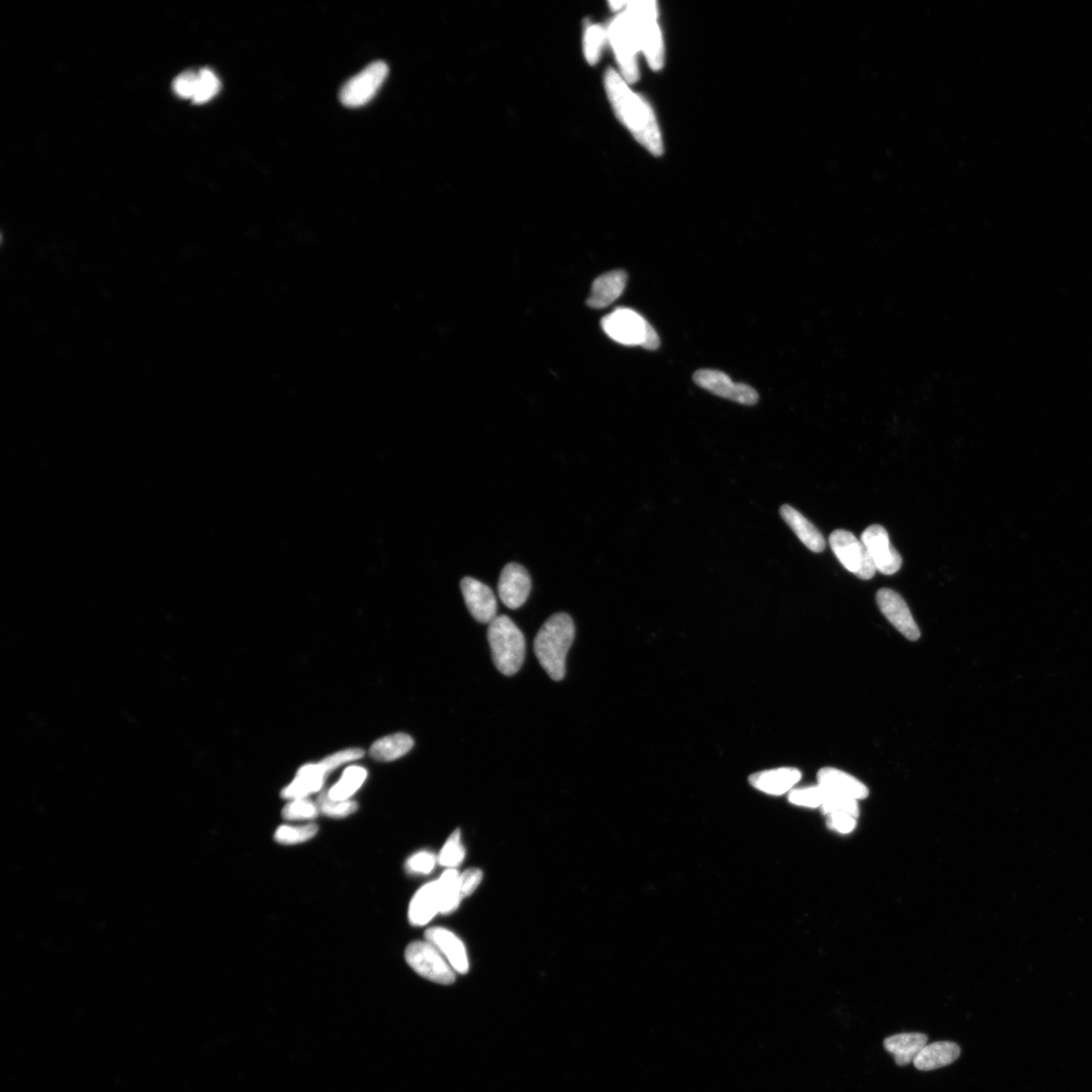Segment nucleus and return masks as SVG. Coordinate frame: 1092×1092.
Here are the masks:
<instances>
[{
  "mask_svg": "<svg viewBox=\"0 0 1092 1092\" xmlns=\"http://www.w3.org/2000/svg\"><path fill=\"white\" fill-rule=\"evenodd\" d=\"M606 91L617 117L633 133L636 140L654 155L663 153V141L654 112L643 99L629 90L625 78L615 70H608Z\"/></svg>",
  "mask_w": 1092,
  "mask_h": 1092,
  "instance_id": "nucleus-1",
  "label": "nucleus"
},
{
  "mask_svg": "<svg viewBox=\"0 0 1092 1092\" xmlns=\"http://www.w3.org/2000/svg\"><path fill=\"white\" fill-rule=\"evenodd\" d=\"M574 621L566 614L550 616L539 629L535 641V653L541 667L554 681L566 676V654L574 643Z\"/></svg>",
  "mask_w": 1092,
  "mask_h": 1092,
  "instance_id": "nucleus-2",
  "label": "nucleus"
},
{
  "mask_svg": "<svg viewBox=\"0 0 1092 1092\" xmlns=\"http://www.w3.org/2000/svg\"><path fill=\"white\" fill-rule=\"evenodd\" d=\"M493 662L505 676L519 672L526 659V638L521 630L506 615L497 616L487 628Z\"/></svg>",
  "mask_w": 1092,
  "mask_h": 1092,
  "instance_id": "nucleus-3",
  "label": "nucleus"
},
{
  "mask_svg": "<svg viewBox=\"0 0 1092 1092\" xmlns=\"http://www.w3.org/2000/svg\"><path fill=\"white\" fill-rule=\"evenodd\" d=\"M625 15L635 32L641 49L654 70L664 65V45L658 25V8L654 2L627 3Z\"/></svg>",
  "mask_w": 1092,
  "mask_h": 1092,
  "instance_id": "nucleus-4",
  "label": "nucleus"
},
{
  "mask_svg": "<svg viewBox=\"0 0 1092 1092\" xmlns=\"http://www.w3.org/2000/svg\"><path fill=\"white\" fill-rule=\"evenodd\" d=\"M363 753L360 749H348L336 753L318 763H309L301 767L295 780L282 790V797L296 801L320 792L328 774L345 762L362 758Z\"/></svg>",
  "mask_w": 1092,
  "mask_h": 1092,
  "instance_id": "nucleus-5",
  "label": "nucleus"
},
{
  "mask_svg": "<svg viewBox=\"0 0 1092 1092\" xmlns=\"http://www.w3.org/2000/svg\"><path fill=\"white\" fill-rule=\"evenodd\" d=\"M832 552L846 569L862 580H871L876 567L862 541L851 532L834 530L830 536Z\"/></svg>",
  "mask_w": 1092,
  "mask_h": 1092,
  "instance_id": "nucleus-6",
  "label": "nucleus"
},
{
  "mask_svg": "<svg viewBox=\"0 0 1092 1092\" xmlns=\"http://www.w3.org/2000/svg\"><path fill=\"white\" fill-rule=\"evenodd\" d=\"M406 960L422 978L443 985L456 981V974L441 953L429 942H414L406 949Z\"/></svg>",
  "mask_w": 1092,
  "mask_h": 1092,
  "instance_id": "nucleus-7",
  "label": "nucleus"
},
{
  "mask_svg": "<svg viewBox=\"0 0 1092 1092\" xmlns=\"http://www.w3.org/2000/svg\"><path fill=\"white\" fill-rule=\"evenodd\" d=\"M612 46H614L621 74L627 84L635 83L638 79L637 53L638 43L635 32L626 15H619L612 22L607 31Z\"/></svg>",
  "mask_w": 1092,
  "mask_h": 1092,
  "instance_id": "nucleus-8",
  "label": "nucleus"
},
{
  "mask_svg": "<svg viewBox=\"0 0 1092 1092\" xmlns=\"http://www.w3.org/2000/svg\"><path fill=\"white\" fill-rule=\"evenodd\" d=\"M388 74L385 62L377 61L369 64L343 85L341 103L349 108H359L369 103L385 83Z\"/></svg>",
  "mask_w": 1092,
  "mask_h": 1092,
  "instance_id": "nucleus-9",
  "label": "nucleus"
},
{
  "mask_svg": "<svg viewBox=\"0 0 1092 1092\" xmlns=\"http://www.w3.org/2000/svg\"><path fill=\"white\" fill-rule=\"evenodd\" d=\"M650 325L643 316L627 308L616 309L601 321L602 330L611 339L627 346H642Z\"/></svg>",
  "mask_w": 1092,
  "mask_h": 1092,
  "instance_id": "nucleus-10",
  "label": "nucleus"
},
{
  "mask_svg": "<svg viewBox=\"0 0 1092 1092\" xmlns=\"http://www.w3.org/2000/svg\"><path fill=\"white\" fill-rule=\"evenodd\" d=\"M694 383L718 397L742 405L753 406L759 401L757 390L744 384H735L723 371L700 369L695 372Z\"/></svg>",
  "mask_w": 1092,
  "mask_h": 1092,
  "instance_id": "nucleus-11",
  "label": "nucleus"
},
{
  "mask_svg": "<svg viewBox=\"0 0 1092 1092\" xmlns=\"http://www.w3.org/2000/svg\"><path fill=\"white\" fill-rule=\"evenodd\" d=\"M861 541L866 546L871 556L876 571L890 576L901 569L902 557L891 543L890 535L881 526H871L866 528Z\"/></svg>",
  "mask_w": 1092,
  "mask_h": 1092,
  "instance_id": "nucleus-12",
  "label": "nucleus"
},
{
  "mask_svg": "<svg viewBox=\"0 0 1092 1092\" xmlns=\"http://www.w3.org/2000/svg\"><path fill=\"white\" fill-rule=\"evenodd\" d=\"M876 601L883 615L904 637L912 642L918 641L920 637V630L912 617L907 602L899 593L886 588L879 590L876 594Z\"/></svg>",
  "mask_w": 1092,
  "mask_h": 1092,
  "instance_id": "nucleus-13",
  "label": "nucleus"
},
{
  "mask_svg": "<svg viewBox=\"0 0 1092 1092\" xmlns=\"http://www.w3.org/2000/svg\"><path fill=\"white\" fill-rule=\"evenodd\" d=\"M531 579L526 567L511 563L506 566L498 583V593L504 605L518 609L529 597Z\"/></svg>",
  "mask_w": 1092,
  "mask_h": 1092,
  "instance_id": "nucleus-14",
  "label": "nucleus"
},
{
  "mask_svg": "<svg viewBox=\"0 0 1092 1092\" xmlns=\"http://www.w3.org/2000/svg\"><path fill=\"white\" fill-rule=\"evenodd\" d=\"M470 615L481 624H491L497 617V600L489 585L466 576L460 583Z\"/></svg>",
  "mask_w": 1092,
  "mask_h": 1092,
  "instance_id": "nucleus-15",
  "label": "nucleus"
},
{
  "mask_svg": "<svg viewBox=\"0 0 1092 1092\" xmlns=\"http://www.w3.org/2000/svg\"><path fill=\"white\" fill-rule=\"evenodd\" d=\"M428 942L447 957L448 963L457 972L466 974L468 971V960L463 942L454 933L447 929L432 928L425 933Z\"/></svg>",
  "mask_w": 1092,
  "mask_h": 1092,
  "instance_id": "nucleus-16",
  "label": "nucleus"
},
{
  "mask_svg": "<svg viewBox=\"0 0 1092 1092\" xmlns=\"http://www.w3.org/2000/svg\"><path fill=\"white\" fill-rule=\"evenodd\" d=\"M819 785L825 792L861 801L869 795L867 786L845 772L834 768H823L819 772Z\"/></svg>",
  "mask_w": 1092,
  "mask_h": 1092,
  "instance_id": "nucleus-17",
  "label": "nucleus"
},
{
  "mask_svg": "<svg viewBox=\"0 0 1092 1092\" xmlns=\"http://www.w3.org/2000/svg\"><path fill=\"white\" fill-rule=\"evenodd\" d=\"M627 282V274L624 271H614L604 273L593 282L587 305L593 309H603L624 294Z\"/></svg>",
  "mask_w": 1092,
  "mask_h": 1092,
  "instance_id": "nucleus-18",
  "label": "nucleus"
},
{
  "mask_svg": "<svg viewBox=\"0 0 1092 1092\" xmlns=\"http://www.w3.org/2000/svg\"><path fill=\"white\" fill-rule=\"evenodd\" d=\"M802 779L801 771L794 768H780L759 772L750 778L753 787L770 795H782Z\"/></svg>",
  "mask_w": 1092,
  "mask_h": 1092,
  "instance_id": "nucleus-19",
  "label": "nucleus"
},
{
  "mask_svg": "<svg viewBox=\"0 0 1092 1092\" xmlns=\"http://www.w3.org/2000/svg\"><path fill=\"white\" fill-rule=\"evenodd\" d=\"M780 515L808 549L816 554L823 552L825 540L821 532L810 520L805 518L801 512H798L792 506L783 505L780 508Z\"/></svg>",
  "mask_w": 1092,
  "mask_h": 1092,
  "instance_id": "nucleus-20",
  "label": "nucleus"
},
{
  "mask_svg": "<svg viewBox=\"0 0 1092 1092\" xmlns=\"http://www.w3.org/2000/svg\"><path fill=\"white\" fill-rule=\"evenodd\" d=\"M928 1044V1037L920 1033H905L888 1037L884 1040V1048L893 1055L899 1067H907L913 1063L920 1052Z\"/></svg>",
  "mask_w": 1092,
  "mask_h": 1092,
  "instance_id": "nucleus-21",
  "label": "nucleus"
},
{
  "mask_svg": "<svg viewBox=\"0 0 1092 1092\" xmlns=\"http://www.w3.org/2000/svg\"><path fill=\"white\" fill-rule=\"evenodd\" d=\"M960 1054V1047L956 1043L935 1042L923 1047L913 1064L921 1071L936 1070L954 1063Z\"/></svg>",
  "mask_w": 1092,
  "mask_h": 1092,
  "instance_id": "nucleus-22",
  "label": "nucleus"
},
{
  "mask_svg": "<svg viewBox=\"0 0 1092 1092\" xmlns=\"http://www.w3.org/2000/svg\"><path fill=\"white\" fill-rule=\"evenodd\" d=\"M439 912L438 884L433 881L415 894L409 908V920L414 926H424Z\"/></svg>",
  "mask_w": 1092,
  "mask_h": 1092,
  "instance_id": "nucleus-23",
  "label": "nucleus"
},
{
  "mask_svg": "<svg viewBox=\"0 0 1092 1092\" xmlns=\"http://www.w3.org/2000/svg\"><path fill=\"white\" fill-rule=\"evenodd\" d=\"M414 747V741L406 733L385 736L377 741L369 750L370 756L378 761L390 762L402 758Z\"/></svg>",
  "mask_w": 1092,
  "mask_h": 1092,
  "instance_id": "nucleus-24",
  "label": "nucleus"
},
{
  "mask_svg": "<svg viewBox=\"0 0 1092 1092\" xmlns=\"http://www.w3.org/2000/svg\"><path fill=\"white\" fill-rule=\"evenodd\" d=\"M368 777L366 769L351 766L344 771L342 778L328 792V796L336 802L349 801Z\"/></svg>",
  "mask_w": 1092,
  "mask_h": 1092,
  "instance_id": "nucleus-25",
  "label": "nucleus"
},
{
  "mask_svg": "<svg viewBox=\"0 0 1092 1092\" xmlns=\"http://www.w3.org/2000/svg\"><path fill=\"white\" fill-rule=\"evenodd\" d=\"M458 877L457 870L448 869L438 880L440 913L448 914L455 911L463 900L458 890Z\"/></svg>",
  "mask_w": 1092,
  "mask_h": 1092,
  "instance_id": "nucleus-26",
  "label": "nucleus"
},
{
  "mask_svg": "<svg viewBox=\"0 0 1092 1092\" xmlns=\"http://www.w3.org/2000/svg\"><path fill=\"white\" fill-rule=\"evenodd\" d=\"M220 87V80L211 69L200 70L197 91H195L192 102L198 104L210 102L218 94Z\"/></svg>",
  "mask_w": 1092,
  "mask_h": 1092,
  "instance_id": "nucleus-27",
  "label": "nucleus"
},
{
  "mask_svg": "<svg viewBox=\"0 0 1092 1092\" xmlns=\"http://www.w3.org/2000/svg\"><path fill=\"white\" fill-rule=\"evenodd\" d=\"M465 856L466 851L463 843L460 841V831L457 830L455 832H452L446 845L442 848L438 861L441 866L454 869L463 863Z\"/></svg>",
  "mask_w": 1092,
  "mask_h": 1092,
  "instance_id": "nucleus-28",
  "label": "nucleus"
},
{
  "mask_svg": "<svg viewBox=\"0 0 1092 1092\" xmlns=\"http://www.w3.org/2000/svg\"><path fill=\"white\" fill-rule=\"evenodd\" d=\"M318 832L316 824L310 823L303 827H290L281 825L275 832V840L282 845H296L313 839Z\"/></svg>",
  "mask_w": 1092,
  "mask_h": 1092,
  "instance_id": "nucleus-29",
  "label": "nucleus"
},
{
  "mask_svg": "<svg viewBox=\"0 0 1092 1092\" xmlns=\"http://www.w3.org/2000/svg\"><path fill=\"white\" fill-rule=\"evenodd\" d=\"M607 37V32L600 25H590L585 34V56L590 64L599 60L601 51Z\"/></svg>",
  "mask_w": 1092,
  "mask_h": 1092,
  "instance_id": "nucleus-30",
  "label": "nucleus"
},
{
  "mask_svg": "<svg viewBox=\"0 0 1092 1092\" xmlns=\"http://www.w3.org/2000/svg\"><path fill=\"white\" fill-rule=\"evenodd\" d=\"M825 797H827V792L818 785L792 790L789 794V802L798 806L816 808L822 806Z\"/></svg>",
  "mask_w": 1092,
  "mask_h": 1092,
  "instance_id": "nucleus-31",
  "label": "nucleus"
},
{
  "mask_svg": "<svg viewBox=\"0 0 1092 1092\" xmlns=\"http://www.w3.org/2000/svg\"><path fill=\"white\" fill-rule=\"evenodd\" d=\"M821 810L825 815L843 813L853 816L855 819L858 818L860 813L858 801L829 792H827V797H825Z\"/></svg>",
  "mask_w": 1092,
  "mask_h": 1092,
  "instance_id": "nucleus-32",
  "label": "nucleus"
},
{
  "mask_svg": "<svg viewBox=\"0 0 1092 1092\" xmlns=\"http://www.w3.org/2000/svg\"><path fill=\"white\" fill-rule=\"evenodd\" d=\"M318 807L327 816L330 818H345L358 811V804L354 802H336L332 801L327 792H324L318 799Z\"/></svg>",
  "mask_w": 1092,
  "mask_h": 1092,
  "instance_id": "nucleus-33",
  "label": "nucleus"
},
{
  "mask_svg": "<svg viewBox=\"0 0 1092 1092\" xmlns=\"http://www.w3.org/2000/svg\"><path fill=\"white\" fill-rule=\"evenodd\" d=\"M319 807L306 798L296 799L283 808V818L289 821L312 820L318 815Z\"/></svg>",
  "mask_w": 1092,
  "mask_h": 1092,
  "instance_id": "nucleus-34",
  "label": "nucleus"
},
{
  "mask_svg": "<svg viewBox=\"0 0 1092 1092\" xmlns=\"http://www.w3.org/2000/svg\"><path fill=\"white\" fill-rule=\"evenodd\" d=\"M199 73L194 71H185L174 79L173 91L182 97V99H191L192 101L197 91Z\"/></svg>",
  "mask_w": 1092,
  "mask_h": 1092,
  "instance_id": "nucleus-35",
  "label": "nucleus"
},
{
  "mask_svg": "<svg viewBox=\"0 0 1092 1092\" xmlns=\"http://www.w3.org/2000/svg\"><path fill=\"white\" fill-rule=\"evenodd\" d=\"M438 862V858L429 851H420L407 861L408 871L416 874H429Z\"/></svg>",
  "mask_w": 1092,
  "mask_h": 1092,
  "instance_id": "nucleus-36",
  "label": "nucleus"
},
{
  "mask_svg": "<svg viewBox=\"0 0 1092 1092\" xmlns=\"http://www.w3.org/2000/svg\"><path fill=\"white\" fill-rule=\"evenodd\" d=\"M483 872L477 868H470L458 877V890L461 899L467 898L481 884Z\"/></svg>",
  "mask_w": 1092,
  "mask_h": 1092,
  "instance_id": "nucleus-37",
  "label": "nucleus"
},
{
  "mask_svg": "<svg viewBox=\"0 0 1092 1092\" xmlns=\"http://www.w3.org/2000/svg\"><path fill=\"white\" fill-rule=\"evenodd\" d=\"M828 825L840 833H850L856 828V819L848 814L833 813L828 815Z\"/></svg>",
  "mask_w": 1092,
  "mask_h": 1092,
  "instance_id": "nucleus-38",
  "label": "nucleus"
},
{
  "mask_svg": "<svg viewBox=\"0 0 1092 1092\" xmlns=\"http://www.w3.org/2000/svg\"><path fill=\"white\" fill-rule=\"evenodd\" d=\"M660 344L661 341L658 333H656V331L654 330V327L650 325L649 328H647L645 339L642 345V348L647 350H655L660 348Z\"/></svg>",
  "mask_w": 1092,
  "mask_h": 1092,
  "instance_id": "nucleus-39",
  "label": "nucleus"
},
{
  "mask_svg": "<svg viewBox=\"0 0 1092 1092\" xmlns=\"http://www.w3.org/2000/svg\"><path fill=\"white\" fill-rule=\"evenodd\" d=\"M626 5H627V3H624V2L610 3V5L612 6V8H615V10H619V8H623L624 6H626Z\"/></svg>",
  "mask_w": 1092,
  "mask_h": 1092,
  "instance_id": "nucleus-40",
  "label": "nucleus"
}]
</instances>
